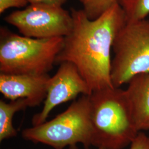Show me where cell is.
<instances>
[{
	"mask_svg": "<svg viewBox=\"0 0 149 149\" xmlns=\"http://www.w3.org/2000/svg\"><path fill=\"white\" fill-rule=\"evenodd\" d=\"M130 145L129 149H149V137L143 133H139Z\"/></svg>",
	"mask_w": 149,
	"mask_h": 149,
	"instance_id": "5bb4252c",
	"label": "cell"
},
{
	"mask_svg": "<svg viewBox=\"0 0 149 149\" xmlns=\"http://www.w3.org/2000/svg\"><path fill=\"white\" fill-rule=\"evenodd\" d=\"M64 37L38 39L0 29V72L5 74H47L56 63Z\"/></svg>",
	"mask_w": 149,
	"mask_h": 149,
	"instance_id": "3957f363",
	"label": "cell"
},
{
	"mask_svg": "<svg viewBox=\"0 0 149 149\" xmlns=\"http://www.w3.org/2000/svg\"><path fill=\"white\" fill-rule=\"evenodd\" d=\"M111 79L114 87L128 84L134 76L149 71V21L127 22L115 38Z\"/></svg>",
	"mask_w": 149,
	"mask_h": 149,
	"instance_id": "5b68a950",
	"label": "cell"
},
{
	"mask_svg": "<svg viewBox=\"0 0 149 149\" xmlns=\"http://www.w3.org/2000/svg\"><path fill=\"white\" fill-rule=\"evenodd\" d=\"M80 94L90 95L91 92L76 66L70 62L60 64L56 74L49 80L43 109L33 117V126L45 122L55 107L74 100Z\"/></svg>",
	"mask_w": 149,
	"mask_h": 149,
	"instance_id": "52a82bcc",
	"label": "cell"
},
{
	"mask_svg": "<svg viewBox=\"0 0 149 149\" xmlns=\"http://www.w3.org/2000/svg\"><path fill=\"white\" fill-rule=\"evenodd\" d=\"M125 90L139 131L149 129V71L129 81Z\"/></svg>",
	"mask_w": 149,
	"mask_h": 149,
	"instance_id": "9c48e42d",
	"label": "cell"
},
{
	"mask_svg": "<svg viewBox=\"0 0 149 149\" xmlns=\"http://www.w3.org/2000/svg\"><path fill=\"white\" fill-rule=\"evenodd\" d=\"M22 136L55 149L74 148L78 144L89 149L91 146L90 95H82L53 119L23 130Z\"/></svg>",
	"mask_w": 149,
	"mask_h": 149,
	"instance_id": "277c9868",
	"label": "cell"
},
{
	"mask_svg": "<svg viewBox=\"0 0 149 149\" xmlns=\"http://www.w3.org/2000/svg\"><path fill=\"white\" fill-rule=\"evenodd\" d=\"M29 4H41L62 7L66 0H27Z\"/></svg>",
	"mask_w": 149,
	"mask_h": 149,
	"instance_id": "9a60e30c",
	"label": "cell"
},
{
	"mask_svg": "<svg viewBox=\"0 0 149 149\" xmlns=\"http://www.w3.org/2000/svg\"><path fill=\"white\" fill-rule=\"evenodd\" d=\"M91 103V146L123 149L139 130L125 90L112 87L93 92Z\"/></svg>",
	"mask_w": 149,
	"mask_h": 149,
	"instance_id": "7a4b0ae2",
	"label": "cell"
},
{
	"mask_svg": "<svg viewBox=\"0 0 149 149\" xmlns=\"http://www.w3.org/2000/svg\"><path fill=\"white\" fill-rule=\"evenodd\" d=\"M70 12L72 28L64 37L63 46L55 64H74L91 93L114 87L111 79V51L115 38L126 23L122 8L117 3L93 20L83 10L71 8Z\"/></svg>",
	"mask_w": 149,
	"mask_h": 149,
	"instance_id": "6da1fadb",
	"label": "cell"
},
{
	"mask_svg": "<svg viewBox=\"0 0 149 149\" xmlns=\"http://www.w3.org/2000/svg\"><path fill=\"white\" fill-rule=\"evenodd\" d=\"M83 11L91 20L95 19L118 3L119 0H79Z\"/></svg>",
	"mask_w": 149,
	"mask_h": 149,
	"instance_id": "7c38bea8",
	"label": "cell"
},
{
	"mask_svg": "<svg viewBox=\"0 0 149 149\" xmlns=\"http://www.w3.org/2000/svg\"><path fill=\"white\" fill-rule=\"evenodd\" d=\"M118 4L127 22L144 19L149 16V0H119Z\"/></svg>",
	"mask_w": 149,
	"mask_h": 149,
	"instance_id": "8fae6325",
	"label": "cell"
},
{
	"mask_svg": "<svg viewBox=\"0 0 149 149\" xmlns=\"http://www.w3.org/2000/svg\"><path fill=\"white\" fill-rule=\"evenodd\" d=\"M28 3L27 0H0V13L11 8L26 7Z\"/></svg>",
	"mask_w": 149,
	"mask_h": 149,
	"instance_id": "4fadbf2b",
	"label": "cell"
},
{
	"mask_svg": "<svg viewBox=\"0 0 149 149\" xmlns=\"http://www.w3.org/2000/svg\"><path fill=\"white\" fill-rule=\"evenodd\" d=\"M49 75L0 74V92L12 100L27 99L32 107L45 100Z\"/></svg>",
	"mask_w": 149,
	"mask_h": 149,
	"instance_id": "ba28073f",
	"label": "cell"
},
{
	"mask_svg": "<svg viewBox=\"0 0 149 149\" xmlns=\"http://www.w3.org/2000/svg\"><path fill=\"white\" fill-rule=\"evenodd\" d=\"M32 107L31 102L27 99L20 98L6 103L0 101V141L16 136L17 131L14 128L12 120L17 112Z\"/></svg>",
	"mask_w": 149,
	"mask_h": 149,
	"instance_id": "30bf717a",
	"label": "cell"
},
{
	"mask_svg": "<svg viewBox=\"0 0 149 149\" xmlns=\"http://www.w3.org/2000/svg\"><path fill=\"white\" fill-rule=\"evenodd\" d=\"M97 149H102V148H97Z\"/></svg>",
	"mask_w": 149,
	"mask_h": 149,
	"instance_id": "2e32d148",
	"label": "cell"
},
{
	"mask_svg": "<svg viewBox=\"0 0 149 149\" xmlns=\"http://www.w3.org/2000/svg\"><path fill=\"white\" fill-rule=\"evenodd\" d=\"M5 21L22 36L38 39L65 37L73 26L71 12L63 7L41 4H29L12 12Z\"/></svg>",
	"mask_w": 149,
	"mask_h": 149,
	"instance_id": "8992f818",
	"label": "cell"
}]
</instances>
